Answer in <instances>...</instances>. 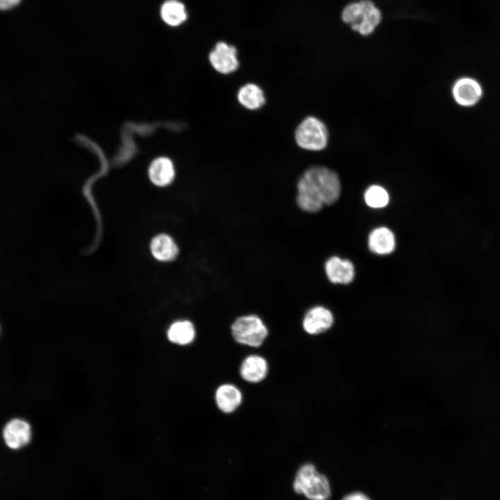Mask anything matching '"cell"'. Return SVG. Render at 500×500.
<instances>
[{
  "mask_svg": "<svg viewBox=\"0 0 500 500\" xmlns=\"http://www.w3.org/2000/svg\"><path fill=\"white\" fill-rule=\"evenodd\" d=\"M297 188V206L303 211L316 212L324 205L335 203L341 188L335 172L324 167L315 166L300 176Z\"/></svg>",
  "mask_w": 500,
  "mask_h": 500,
  "instance_id": "cell-1",
  "label": "cell"
},
{
  "mask_svg": "<svg viewBox=\"0 0 500 500\" xmlns=\"http://www.w3.org/2000/svg\"><path fill=\"white\" fill-rule=\"evenodd\" d=\"M293 489L309 500H328L331 488L327 478L319 473L312 464H305L297 471Z\"/></svg>",
  "mask_w": 500,
  "mask_h": 500,
  "instance_id": "cell-2",
  "label": "cell"
},
{
  "mask_svg": "<svg viewBox=\"0 0 500 500\" xmlns=\"http://www.w3.org/2000/svg\"><path fill=\"white\" fill-rule=\"evenodd\" d=\"M342 20L351 23V28L363 35L372 33L381 19L380 10L370 0H361L347 6L342 11Z\"/></svg>",
  "mask_w": 500,
  "mask_h": 500,
  "instance_id": "cell-3",
  "label": "cell"
},
{
  "mask_svg": "<svg viewBox=\"0 0 500 500\" xmlns=\"http://www.w3.org/2000/svg\"><path fill=\"white\" fill-rule=\"evenodd\" d=\"M233 339L239 344L258 347L266 339L268 330L262 320L256 315L238 317L231 326Z\"/></svg>",
  "mask_w": 500,
  "mask_h": 500,
  "instance_id": "cell-4",
  "label": "cell"
},
{
  "mask_svg": "<svg viewBox=\"0 0 500 500\" xmlns=\"http://www.w3.org/2000/svg\"><path fill=\"white\" fill-rule=\"evenodd\" d=\"M328 131L325 124L318 118L308 116L303 119L294 131L297 144L309 151L324 149L328 143Z\"/></svg>",
  "mask_w": 500,
  "mask_h": 500,
  "instance_id": "cell-5",
  "label": "cell"
},
{
  "mask_svg": "<svg viewBox=\"0 0 500 500\" xmlns=\"http://www.w3.org/2000/svg\"><path fill=\"white\" fill-rule=\"evenodd\" d=\"M212 68L222 74H229L239 67L236 48L224 42H217L208 55Z\"/></svg>",
  "mask_w": 500,
  "mask_h": 500,
  "instance_id": "cell-6",
  "label": "cell"
},
{
  "mask_svg": "<svg viewBox=\"0 0 500 500\" xmlns=\"http://www.w3.org/2000/svg\"><path fill=\"white\" fill-rule=\"evenodd\" d=\"M483 94L481 83L474 78L464 76L457 79L452 87L455 101L463 107L476 105Z\"/></svg>",
  "mask_w": 500,
  "mask_h": 500,
  "instance_id": "cell-7",
  "label": "cell"
},
{
  "mask_svg": "<svg viewBox=\"0 0 500 500\" xmlns=\"http://www.w3.org/2000/svg\"><path fill=\"white\" fill-rule=\"evenodd\" d=\"M147 174L151 183L154 185L159 188L168 186L175 178L174 163L167 156H157L150 162Z\"/></svg>",
  "mask_w": 500,
  "mask_h": 500,
  "instance_id": "cell-8",
  "label": "cell"
},
{
  "mask_svg": "<svg viewBox=\"0 0 500 500\" xmlns=\"http://www.w3.org/2000/svg\"><path fill=\"white\" fill-rule=\"evenodd\" d=\"M3 438L8 447L14 450L19 449L27 445L31 440V426L22 419H13L5 426Z\"/></svg>",
  "mask_w": 500,
  "mask_h": 500,
  "instance_id": "cell-9",
  "label": "cell"
},
{
  "mask_svg": "<svg viewBox=\"0 0 500 500\" xmlns=\"http://www.w3.org/2000/svg\"><path fill=\"white\" fill-rule=\"evenodd\" d=\"M333 323L331 312L323 306H315L305 315L302 326L304 331L310 335H317L327 331Z\"/></svg>",
  "mask_w": 500,
  "mask_h": 500,
  "instance_id": "cell-10",
  "label": "cell"
},
{
  "mask_svg": "<svg viewBox=\"0 0 500 500\" xmlns=\"http://www.w3.org/2000/svg\"><path fill=\"white\" fill-rule=\"evenodd\" d=\"M325 272L329 281L333 283H350L355 274L353 264L337 256H333L326 262Z\"/></svg>",
  "mask_w": 500,
  "mask_h": 500,
  "instance_id": "cell-11",
  "label": "cell"
},
{
  "mask_svg": "<svg viewBox=\"0 0 500 500\" xmlns=\"http://www.w3.org/2000/svg\"><path fill=\"white\" fill-rule=\"evenodd\" d=\"M268 372L267 360L259 355H249L240 367V374L245 381L256 383L262 381Z\"/></svg>",
  "mask_w": 500,
  "mask_h": 500,
  "instance_id": "cell-12",
  "label": "cell"
},
{
  "mask_svg": "<svg viewBox=\"0 0 500 500\" xmlns=\"http://www.w3.org/2000/svg\"><path fill=\"white\" fill-rule=\"evenodd\" d=\"M215 399L218 408L222 412L231 413L235 411L241 404L242 394L235 385L225 383L217 388Z\"/></svg>",
  "mask_w": 500,
  "mask_h": 500,
  "instance_id": "cell-13",
  "label": "cell"
},
{
  "mask_svg": "<svg viewBox=\"0 0 500 500\" xmlns=\"http://www.w3.org/2000/svg\"><path fill=\"white\" fill-rule=\"evenodd\" d=\"M153 256L158 260L169 262L174 260L178 254V247L174 239L167 234L156 235L150 244Z\"/></svg>",
  "mask_w": 500,
  "mask_h": 500,
  "instance_id": "cell-14",
  "label": "cell"
},
{
  "mask_svg": "<svg viewBox=\"0 0 500 500\" xmlns=\"http://www.w3.org/2000/svg\"><path fill=\"white\" fill-rule=\"evenodd\" d=\"M368 246L370 251L374 253L389 254L395 248L394 233L386 227L375 228L369 235Z\"/></svg>",
  "mask_w": 500,
  "mask_h": 500,
  "instance_id": "cell-15",
  "label": "cell"
},
{
  "mask_svg": "<svg viewBox=\"0 0 500 500\" xmlns=\"http://www.w3.org/2000/svg\"><path fill=\"white\" fill-rule=\"evenodd\" d=\"M237 99L241 106L250 110L260 109L266 101L262 89L253 83H246L239 88Z\"/></svg>",
  "mask_w": 500,
  "mask_h": 500,
  "instance_id": "cell-16",
  "label": "cell"
},
{
  "mask_svg": "<svg viewBox=\"0 0 500 500\" xmlns=\"http://www.w3.org/2000/svg\"><path fill=\"white\" fill-rule=\"evenodd\" d=\"M196 335L194 324L189 320H178L172 323L167 330L168 340L176 344L192 343Z\"/></svg>",
  "mask_w": 500,
  "mask_h": 500,
  "instance_id": "cell-17",
  "label": "cell"
},
{
  "mask_svg": "<svg viewBox=\"0 0 500 500\" xmlns=\"http://www.w3.org/2000/svg\"><path fill=\"white\" fill-rule=\"evenodd\" d=\"M160 15L162 20L171 26H177L187 19L185 6L177 0H167L162 6Z\"/></svg>",
  "mask_w": 500,
  "mask_h": 500,
  "instance_id": "cell-18",
  "label": "cell"
},
{
  "mask_svg": "<svg viewBox=\"0 0 500 500\" xmlns=\"http://www.w3.org/2000/svg\"><path fill=\"white\" fill-rule=\"evenodd\" d=\"M364 199L368 206L373 208H381L388 205L389 194L383 187L373 185L366 190Z\"/></svg>",
  "mask_w": 500,
  "mask_h": 500,
  "instance_id": "cell-19",
  "label": "cell"
},
{
  "mask_svg": "<svg viewBox=\"0 0 500 500\" xmlns=\"http://www.w3.org/2000/svg\"><path fill=\"white\" fill-rule=\"evenodd\" d=\"M342 500H370L365 494L360 492H353L345 496Z\"/></svg>",
  "mask_w": 500,
  "mask_h": 500,
  "instance_id": "cell-20",
  "label": "cell"
},
{
  "mask_svg": "<svg viewBox=\"0 0 500 500\" xmlns=\"http://www.w3.org/2000/svg\"><path fill=\"white\" fill-rule=\"evenodd\" d=\"M21 0H0V9L6 10L18 4Z\"/></svg>",
  "mask_w": 500,
  "mask_h": 500,
  "instance_id": "cell-21",
  "label": "cell"
}]
</instances>
